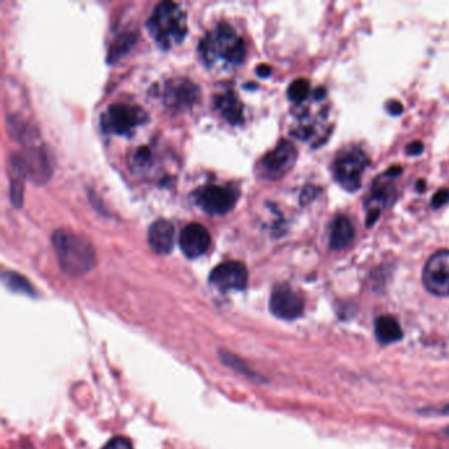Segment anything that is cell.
I'll use <instances>...</instances> for the list:
<instances>
[{
	"label": "cell",
	"mask_w": 449,
	"mask_h": 449,
	"mask_svg": "<svg viewBox=\"0 0 449 449\" xmlns=\"http://www.w3.org/2000/svg\"><path fill=\"white\" fill-rule=\"evenodd\" d=\"M51 244L61 269L69 276H83L97 264L95 250L90 241L80 233L68 230H54L51 235Z\"/></svg>",
	"instance_id": "1"
},
{
	"label": "cell",
	"mask_w": 449,
	"mask_h": 449,
	"mask_svg": "<svg viewBox=\"0 0 449 449\" xmlns=\"http://www.w3.org/2000/svg\"><path fill=\"white\" fill-rule=\"evenodd\" d=\"M153 39L168 49L183 40L187 33L186 13L173 1H162L156 6L147 24Z\"/></svg>",
	"instance_id": "2"
},
{
	"label": "cell",
	"mask_w": 449,
	"mask_h": 449,
	"mask_svg": "<svg viewBox=\"0 0 449 449\" xmlns=\"http://www.w3.org/2000/svg\"><path fill=\"white\" fill-rule=\"evenodd\" d=\"M200 51L207 62L223 59L238 65L245 57V44L228 24H220L202 41Z\"/></svg>",
	"instance_id": "3"
},
{
	"label": "cell",
	"mask_w": 449,
	"mask_h": 449,
	"mask_svg": "<svg viewBox=\"0 0 449 449\" xmlns=\"http://www.w3.org/2000/svg\"><path fill=\"white\" fill-rule=\"evenodd\" d=\"M368 165L369 159L367 153L357 147H350L340 150L333 161L332 173L341 187L347 191H357Z\"/></svg>",
	"instance_id": "4"
},
{
	"label": "cell",
	"mask_w": 449,
	"mask_h": 449,
	"mask_svg": "<svg viewBox=\"0 0 449 449\" xmlns=\"http://www.w3.org/2000/svg\"><path fill=\"white\" fill-rule=\"evenodd\" d=\"M403 169L400 165L391 166L386 173L379 176L377 180L373 182L370 194L364 203V207L367 211V226L373 227L379 221L382 211L386 209L388 203L393 202L395 198V189L393 186V180H397Z\"/></svg>",
	"instance_id": "5"
},
{
	"label": "cell",
	"mask_w": 449,
	"mask_h": 449,
	"mask_svg": "<svg viewBox=\"0 0 449 449\" xmlns=\"http://www.w3.org/2000/svg\"><path fill=\"white\" fill-rule=\"evenodd\" d=\"M148 119V115L140 107L128 104H112L102 118L103 128L118 135H128Z\"/></svg>",
	"instance_id": "6"
},
{
	"label": "cell",
	"mask_w": 449,
	"mask_h": 449,
	"mask_svg": "<svg viewBox=\"0 0 449 449\" xmlns=\"http://www.w3.org/2000/svg\"><path fill=\"white\" fill-rule=\"evenodd\" d=\"M423 285L436 297H449V250H438L423 269Z\"/></svg>",
	"instance_id": "7"
},
{
	"label": "cell",
	"mask_w": 449,
	"mask_h": 449,
	"mask_svg": "<svg viewBox=\"0 0 449 449\" xmlns=\"http://www.w3.org/2000/svg\"><path fill=\"white\" fill-rule=\"evenodd\" d=\"M298 157V150L289 140H281L274 149L268 152L261 161L264 176L277 180L285 176L294 166Z\"/></svg>",
	"instance_id": "8"
},
{
	"label": "cell",
	"mask_w": 449,
	"mask_h": 449,
	"mask_svg": "<svg viewBox=\"0 0 449 449\" xmlns=\"http://www.w3.org/2000/svg\"><path fill=\"white\" fill-rule=\"evenodd\" d=\"M269 307L280 319L295 320L303 315L305 300L289 285H278L271 291Z\"/></svg>",
	"instance_id": "9"
},
{
	"label": "cell",
	"mask_w": 449,
	"mask_h": 449,
	"mask_svg": "<svg viewBox=\"0 0 449 449\" xmlns=\"http://www.w3.org/2000/svg\"><path fill=\"white\" fill-rule=\"evenodd\" d=\"M210 283L221 293L244 290L248 285V270L240 261L223 262L211 271Z\"/></svg>",
	"instance_id": "10"
},
{
	"label": "cell",
	"mask_w": 449,
	"mask_h": 449,
	"mask_svg": "<svg viewBox=\"0 0 449 449\" xmlns=\"http://www.w3.org/2000/svg\"><path fill=\"white\" fill-rule=\"evenodd\" d=\"M239 198V192L232 187L211 185L197 192V202L211 215H224L230 212Z\"/></svg>",
	"instance_id": "11"
},
{
	"label": "cell",
	"mask_w": 449,
	"mask_h": 449,
	"mask_svg": "<svg viewBox=\"0 0 449 449\" xmlns=\"http://www.w3.org/2000/svg\"><path fill=\"white\" fill-rule=\"evenodd\" d=\"M211 236L202 224L192 223L180 232V247L189 259H197L210 248Z\"/></svg>",
	"instance_id": "12"
},
{
	"label": "cell",
	"mask_w": 449,
	"mask_h": 449,
	"mask_svg": "<svg viewBox=\"0 0 449 449\" xmlns=\"http://www.w3.org/2000/svg\"><path fill=\"white\" fill-rule=\"evenodd\" d=\"M20 159L25 170V176H28L37 183H44L49 180L51 169L42 148L28 147L24 156H21Z\"/></svg>",
	"instance_id": "13"
},
{
	"label": "cell",
	"mask_w": 449,
	"mask_h": 449,
	"mask_svg": "<svg viewBox=\"0 0 449 449\" xmlns=\"http://www.w3.org/2000/svg\"><path fill=\"white\" fill-rule=\"evenodd\" d=\"M198 98V87L183 78L170 80L166 85L165 100L170 107L185 109L190 107Z\"/></svg>",
	"instance_id": "14"
},
{
	"label": "cell",
	"mask_w": 449,
	"mask_h": 449,
	"mask_svg": "<svg viewBox=\"0 0 449 449\" xmlns=\"http://www.w3.org/2000/svg\"><path fill=\"white\" fill-rule=\"evenodd\" d=\"M176 230L169 220H156L148 230L150 248L157 254H168L174 247Z\"/></svg>",
	"instance_id": "15"
},
{
	"label": "cell",
	"mask_w": 449,
	"mask_h": 449,
	"mask_svg": "<svg viewBox=\"0 0 449 449\" xmlns=\"http://www.w3.org/2000/svg\"><path fill=\"white\" fill-rule=\"evenodd\" d=\"M355 236H356L355 226L347 215L340 214L333 218L330 226V239H328L331 250L335 252L347 250L353 242Z\"/></svg>",
	"instance_id": "16"
},
{
	"label": "cell",
	"mask_w": 449,
	"mask_h": 449,
	"mask_svg": "<svg viewBox=\"0 0 449 449\" xmlns=\"http://www.w3.org/2000/svg\"><path fill=\"white\" fill-rule=\"evenodd\" d=\"M376 339L381 345H389L403 338V331L400 321L391 315H381L374 321Z\"/></svg>",
	"instance_id": "17"
},
{
	"label": "cell",
	"mask_w": 449,
	"mask_h": 449,
	"mask_svg": "<svg viewBox=\"0 0 449 449\" xmlns=\"http://www.w3.org/2000/svg\"><path fill=\"white\" fill-rule=\"evenodd\" d=\"M215 106L220 111L221 116L232 124H238L241 121L242 104L232 91L218 94L215 97Z\"/></svg>",
	"instance_id": "18"
},
{
	"label": "cell",
	"mask_w": 449,
	"mask_h": 449,
	"mask_svg": "<svg viewBox=\"0 0 449 449\" xmlns=\"http://www.w3.org/2000/svg\"><path fill=\"white\" fill-rule=\"evenodd\" d=\"M136 39H137L136 32H124L119 35L109 50V62L112 63L119 61L121 57H124L135 45Z\"/></svg>",
	"instance_id": "19"
},
{
	"label": "cell",
	"mask_w": 449,
	"mask_h": 449,
	"mask_svg": "<svg viewBox=\"0 0 449 449\" xmlns=\"http://www.w3.org/2000/svg\"><path fill=\"white\" fill-rule=\"evenodd\" d=\"M309 90H311V85H309V80L306 78H300V80H294L290 85L288 97L291 102L300 104L309 98Z\"/></svg>",
	"instance_id": "20"
},
{
	"label": "cell",
	"mask_w": 449,
	"mask_h": 449,
	"mask_svg": "<svg viewBox=\"0 0 449 449\" xmlns=\"http://www.w3.org/2000/svg\"><path fill=\"white\" fill-rule=\"evenodd\" d=\"M3 281H4V283H6L10 289L15 290V291L27 293V294H32V293H33V289H32L30 282L25 280L20 274H18V273L6 271L4 276H3Z\"/></svg>",
	"instance_id": "21"
},
{
	"label": "cell",
	"mask_w": 449,
	"mask_h": 449,
	"mask_svg": "<svg viewBox=\"0 0 449 449\" xmlns=\"http://www.w3.org/2000/svg\"><path fill=\"white\" fill-rule=\"evenodd\" d=\"M449 202V190L448 189H441L432 197V200H431V206H432V209H441L443 206H445L447 203Z\"/></svg>",
	"instance_id": "22"
},
{
	"label": "cell",
	"mask_w": 449,
	"mask_h": 449,
	"mask_svg": "<svg viewBox=\"0 0 449 449\" xmlns=\"http://www.w3.org/2000/svg\"><path fill=\"white\" fill-rule=\"evenodd\" d=\"M102 449H133V447H132L130 440L118 436V438L111 439Z\"/></svg>",
	"instance_id": "23"
},
{
	"label": "cell",
	"mask_w": 449,
	"mask_h": 449,
	"mask_svg": "<svg viewBox=\"0 0 449 449\" xmlns=\"http://www.w3.org/2000/svg\"><path fill=\"white\" fill-rule=\"evenodd\" d=\"M319 192L320 189L315 187V186L305 187V190L302 191V195H300V203L302 204H307L311 200L315 199L319 195Z\"/></svg>",
	"instance_id": "24"
},
{
	"label": "cell",
	"mask_w": 449,
	"mask_h": 449,
	"mask_svg": "<svg viewBox=\"0 0 449 449\" xmlns=\"http://www.w3.org/2000/svg\"><path fill=\"white\" fill-rule=\"evenodd\" d=\"M150 149L148 147H141L135 152L133 160L136 162V165H145L150 160Z\"/></svg>",
	"instance_id": "25"
},
{
	"label": "cell",
	"mask_w": 449,
	"mask_h": 449,
	"mask_svg": "<svg viewBox=\"0 0 449 449\" xmlns=\"http://www.w3.org/2000/svg\"><path fill=\"white\" fill-rule=\"evenodd\" d=\"M406 150L410 156H419L424 150V145L422 141H412L406 147Z\"/></svg>",
	"instance_id": "26"
},
{
	"label": "cell",
	"mask_w": 449,
	"mask_h": 449,
	"mask_svg": "<svg viewBox=\"0 0 449 449\" xmlns=\"http://www.w3.org/2000/svg\"><path fill=\"white\" fill-rule=\"evenodd\" d=\"M388 111L393 116H400V113L403 112V106L398 100H390L388 103Z\"/></svg>",
	"instance_id": "27"
},
{
	"label": "cell",
	"mask_w": 449,
	"mask_h": 449,
	"mask_svg": "<svg viewBox=\"0 0 449 449\" xmlns=\"http://www.w3.org/2000/svg\"><path fill=\"white\" fill-rule=\"evenodd\" d=\"M256 73H257V75L266 78V77H269L270 74H271V68H270L269 65H266V63H261L260 66H257Z\"/></svg>",
	"instance_id": "28"
},
{
	"label": "cell",
	"mask_w": 449,
	"mask_h": 449,
	"mask_svg": "<svg viewBox=\"0 0 449 449\" xmlns=\"http://www.w3.org/2000/svg\"><path fill=\"white\" fill-rule=\"evenodd\" d=\"M417 189L419 190L420 192L424 191V189H426V182L423 180H420L419 182L417 183Z\"/></svg>",
	"instance_id": "29"
},
{
	"label": "cell",
	"mask_w": 449,
	"mask_h": 449,
	"mask_svg": "<svg viewBox=\"0 0 449 449\" xmlns=\"http://www.w3.org/2000/svg\"><path fill=\"white\" fill-rule=\"evenodd\" d=\"M447 433H449V431H447Z\"/></svg>",
	"instance_id": "30"
}]
</instances>
